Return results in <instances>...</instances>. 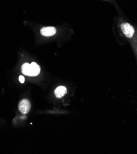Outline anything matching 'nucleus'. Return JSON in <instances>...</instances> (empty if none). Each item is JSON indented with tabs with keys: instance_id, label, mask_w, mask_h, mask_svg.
<instances>
[{
	"instance_id": "f257e3e1",
	"label": "nucleus",
	"mask_w": 137,
	"mask_h": 154,
	"mask_svg": "<svg viewBox=\"0 0 137 154\" xmlns=\"http://www.w3.org/2000/svg\"><path fill=\"white\" fill-rule=\"evenodd\" d=\"M120 27L126 37L128 38H131L133 37L135 33V29L130 24L128 23H124L120 25Z\"/></svg>"
},
{
	"instance_id": "f03ea898",
	"label": "nucleus",
	"mask_w": 137,
	"mask_h": 154,
	"mask_svg": "<svg viewBox=\"0 0 137 154\" xmlns=\"http://www.w3.org/2000/svg\"><path fill=\"white\" fill-rule=\"evenodd\" d=\"M30 107H31V104L27 99H23L19 103V110L23 114L28 113Z\"/></svg>"
},
{
	"instance_id": "7ed1b4c3",
	"label": "nucleus",
	"mask_w": 137,
	"mask_h": 154,
	"mask_svg": "<svg viewBox=\"0 0 137 154\" xmlns=\"http://www.w3.org/2000/svg\"><path fill=\"white\" fill-rule=\"evenodd\" d=\"M56 33V29L54 26L43 27L40 29V33L43 36L50 37L54 35Z\"/></svg>"
},
{
	"instance_id": "20e7f679",
	"label": "nucleus",
	"mask_w": 137,
	"mask_h": 154,
	"mask_svg": "<svg viewBox=\"0 0 137 154\" xmlns=\"http://www.w3.org/2000/svg\"><path fill=\"white\" fill-rule=\"evenodd\" d=\"M67 88L64 86H59L56 88L54 91V95L55 96L58 98H60L63 97L67 93Z\"/></svg>"
},
{
	"instance_id": "39448f33",
	"label": "nucleus",
	"mask_w": 137,
	"mask_h": 154,
	"mask_svg": "<svg viewBox=\"0 0 137 154\" xmlns=\"http://www.w3.org/2000/svg\"><path fill=\"white\" fill-rule=\"evenodd\" d=\"M22 72L24 74H25L26 75H28V76H32V71H31V66H30V64H28L27 63H24L22 66Z\"/></svg>"
},
{
	"instance_id": "423d86ee",
	"label": "nucleus",
	"mask_w": 137,
	"mask_h": 154,
	"mask_svg": "<svg viewBox=\"0 0 137 154\" xmlns=\"http://www.w3.org/2000/svg\"><path fill=\"white\" fill-rule=\"evenodd\" d=\"M31 66V71H32V76H37L40 72V68L38 65H37L35 62H32L30 64Z\"/></svg>"
},
{
	"instance_id": "0eeeda50",
	"label": "nucleus",
	"mask_w": 137,
	"mask_h": 154,
	"mask_svg": "<svg viewBox=\"0 0 137 154\" xmlns=\"http://www.w3.org/2000/svg\"><path fill=\"white\" fill-rule=\"evenodd\" d=\"M19 79L20 82L22 83V84H23V83L25 82V78H24V77L22 76V75H20V76H19Z\"/></svg>"
}]
</instances>
